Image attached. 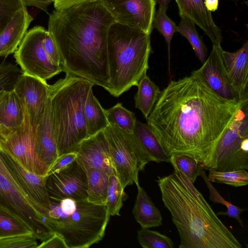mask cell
Returning <instances> with one entry per match:
<instances>
[{
  "label": "cell",
  "instance_id": "cell-33",
  "mask_svg": "<svg viewBox=\"0 0 248 248\" xmlns=\"http://www.w3.org/2000/svg\"><path fill=\"white\" fill-rule=\"evenodd\" d=\"M170 163L194 183L200 175L202 164L193 157L185 154H175L170 156Z\"/></svg>",
  "mask_w": 248,
  "mask_h": 248
},
{
  "label": "cell",
  "instance_id": "cell-18",
  "mask_svg": "<svg viewBox=\"0 0 248 248\" xmlns=\"http://www.w3.org/2000/svg\"><path fill=\"white\" fill-rule=\"evenodd\" d=\"M221 55L229 81L240 101L248 100V42L233 52L222 49Z\"/></svg>",
  "mask_w": 248,
  "mask_h": 248
},
{
  "label": "cell",
  "instance_id": "cell-23",
  "mask_svg": "<svg viewBox=\"0 0 248 248\" xmlns=\"http://www.w3.org/2000/svg\"><path fill=\"white\" fill-rule=\"evenodd\" d=\"M133 134L151 161L170 163V157L147 124L137 121Z\"/></svg>",
  "mask_w": 248,
  "mask_h": 248
},
{
  "label": "cell",
  "instance_id": "cell-4",
  "mask_svg": "<svg viewBox=\"0 0 248 248\" xmlns=\"http://www.w3.org/2000/svg\"><path fill=\"white\" fill-rule=\"evenodd\" d=\"M93 84L84 79L66 75L49 85L53 130L58 155L76 152L88 137L84 106Z\"/></svg>",
  "mask_w": 248,
  "mask_h": 248
},
{
  "label": "cell",
  "instance_id": "cell-26",
  "mask_svg": "<svg viewBox=\"0 0 248 248\" xmlns=\"http://www.w3.org/2000/svg\"><path fill=\"white\" fill-rule=\"evenodd\" d=\"M84 115L88 137L104 130L108 124L105 109L93 95L92 89L85 102Z\"/></svg>",
  "mask_w": 248,
  "mask_h": 248
},
{
  "label": "cell",
  "instance_id": "cell-48",
  "mask_svg": "<svg viewBox=\"0 0 248 248\" xmlns=\"http://www.w3.org/2000/svg\"><path fill=\"white\" fill-rule=\"evenodd\" d=\"M7 91H5V90H2L0 91V102L4 97Z\"/></svg>",
  "mask_w": 248,
  "mask_h": 248
},
{
  "label": "cell",
  "instance_id": "cell-44",
  "mask_svg": "<svg viewBox=\"0 0 248 248\" xmlns=\"http://www.w3.org/2000/svg\"><path fill=\"white\" fill-rule=\"evenodd\" d=\"M25 6H33L47 12L48 6L53 2V0H21Z\"/></svg>",
  "mask_w": 248,
  "mask_h": 248
},
{
  "label": "cell",
  "instance_id": "cell-49",
  "mask_svg": "<svg viewBox=\"0 0 248 248\" xmlns=\"http://www.w3.org/2000/svg\"><path fill=\"white\" fill-rule=\"evenodd\" d=\"M54 1V0H53Z\"/></svg>",
  "mask_w": 248,
  "mask_h": 248
},
{
  "label": "cell",
  "instance_id": "cell-32",
  "mask_svg": "<svg viewBox=\"0 0 248 248\" xmlns=\"http://www.w3.org/2000/svg\"><path fill=\"white\" fill-rule=\"evenodd\" d=\"M208 179L211 182L227 184L235 187L248 184V173L245 170L233 171H219L208 168Z\"/></svg>",
  "mask_w": 248,
  "mask_h": 248
},
{
  "label": "cell",
  "instance_id": "cell-46",
  "mask_svg": "<svg viewBox=\"0 0 248 248\" xmlns=\"http://www.w3.org/2000/svg\"><path fill=\"white\" fill-rule=\"evenodd\" d=\"M204 3L207 10L215 12L218 8V0H205Z\"/></svg>",
  "mask_w": 248,
  "mask_h": 248
},
{
  "label": "cell",
  "instance_id": "cell-13",
  "mask_svg": "<svg viewBox=\"0 0 248 248\" xmlns=\"http://www.w3.org/2000/svg\"><path fill=\"white\" fill-rule=\"evenodd\" d=\"M46 185L50 199L69 198L76 201L87 200L86 173L77 160L47 175Z\"/></svg>",
  "mask_w": 248,
  "mask_h": 248
},
{
  "label": "cell",
  "instance_id": "cell-36",
  "mask_svg": "<svg viewBox=\"0 0 248 248\" xmlns=\"http://www.w3.org/2000/svg\"><path fill=\"white\" fill-rule=\"evenodd\" d=\"M29 234L34 235L31 229L9 214L0 210V237Z\"/></svg>",
  "mask_w": 248,
  "mask_h": 248
},
{
  "label": "cell",
  "instance_id": "cell-5",
  "mask_svg": "<svg viewBox=\"0 0 248 248\" xmlns=\"http://www.w3.org/2000/svg\"><path fill=\"white\" fill-rule=\"evenodd\" d=\"M150 35L116 22L110 26L107 47L111 95L118 97L137 86L147 74L152 51Z\"/></svg>",
  "mask_w": 248,
  "mask_h": 248
},
{
  "label": "cell",
  "instance_id": "cell-45",
  "mask_svg": "<svg viewBox=\"0 0 248 248\" xmlns=\"http://www.w3.org/2000/svg\"><path fill=\"white\" fill-rule=\"evenodd\" d=\"M0 173L3 176L16 188L24 193L16 181L13 178L9 171L0 159Z\"/></svg>",
  "mask_w": 248,
  "mask_h": 248
},
{
  "label": "cell",
  "instance_id": "cell-24",
  "mask_svg": "<svg viewBox=\"0 0 248 248\" xmlns=\"http://www.w3.org/2000/svg\"><path fill=\"white\" fill-rule=\"evenodd\" d=\"M24 106L14 90L7 91L0 102V126L15 127L23 122Z\"/></svg>",
  "mask_w": 248,
  "mask_h": 248
},
{
  "label": "cell",
  "instance_id": "cell-21",
  "mask_svg": "<svg viewBox=\"0 0 248 248\" xmlns=\"http://www.w3.org/2000/svg\"><path fill=\"white\" fill-rule=\"evenodd\" d=\"M32 20L25 6L15 14L0 34V56L6 58L14 53Z\"/></svg>",
  "mask_w": 248,
  "mask_h": 248
},
{
  "label": "cell",
  "instance_id": "cell-35",
  "mask_svg": "<svg viewBox=\"0 0 248 248\" xmlns=\"http://www.w3.org/2000/svg\"><path fill=\"white\" fill-rule=\"evenodd\" d=\"M138 240L144 248H173L174 243L168 236L160 232L141 228L138 232Z\"/></svg>",
  "mask_w": 248,
  "mask_h": 248
},
{
  "label": "cell",
  "instance_id": "cell-25",
  "mask_svg": "<svg viewBox=\"0 0 248 248\" xmlns=\"http://www.w3.org/2000/svg\"><path fill=\"white\" fill-rule=\"evenodd\" d=\"M87 178V201L97 205H105L109 175L91 167H83Z\"/></svg>",
  "mask_w": 248,
  "mask_h": 248
},
{
  "label": "cell",
  "instance_id": "cell-9",
  "mask_svg": "<svg viewBox=\"0 0 248 248\" xmlns=\"http://www.w3.org/2000/svg\"><path fill=\"white\" fill-rule=\"evenodd\" d=\"M0 210L9 214L44 241L54 232L46 222L48 211L16 188L0 173Z\"/></svg>",
  "mask_w": 248,
  "mask_h": 248
},
{
  "label": "cell",
  "instance_id": "cell-41",
  "mask_svg": "<svg viewBox=\"0 0 248 248\" xmlns=\"http://www.w3.org/2000/svg\"><path fill=\"white\" fill-rule=\"evenodd\" d=\"M43 45L50 58L56 64L61 66V62L59 52L47 30L43 39Z\"/></svg>",
  "mask_w": 248,
  "mask_h": 248
},
{
  "label": "cell",
  "instance_id": "cell-15",
  "mask_svg": "<svg viewBox=\"0 0 248 248\" xmlns=\"http://www.w3.org/2000/svg\"><path fill=\"white\" fill-rule=\"evenodd\" d=\"M0 159L25 194L48 211L51 199L46 185L47 176L28 171L9 155L0 151Z\"/></svg>",
  "mask_w": 248,
  "mask_h": 248
},
{
  "label": "cell",
  "instance_id": "cell-17",
  "mask_svg": "<svg viewBox=\"0 0 248 248\" xmlns=\"http://www.w3.org/2000/svg\"><path fill=\"white\" fill-rule=\"evenodd\" d=\"M76 153L77 161L82 167L100 169L109 175L115 174L104 130L83 140Z\"/></svg>",
  "mask_w": 248,
  "mask_h": 248
},
{
  "label": "cell",
  "instance_id": "cell-28",
  "mask_svg": "<svg viewBox=\"0 0 248 248\" xmlns=\"http://www.w3.org/2000/svg\"><path fill=\"white\" fill-rule=\"evenodd\" d=\"M195 25L187 18L182 17L178 26V32L188 40L197 57L203 64L207 58V49L203 43L202 37L198 33Z\"/></svg>",
  "mask_w": 248,
  "mask_h": 248
},
{
  "label": "cell",
  "instance_id": "cell-47",
  "mask_svg": "<svg viewBox=\"0 0 248 248\" xmlns=\"http://www.w3.org/2000/svg\"><path fill=\"white\" fill-rule=\"evenodd\" d=\"M171 0H155L159 4V7L167 11L169 4Z\"/></svg>",
  "mask_w": 248,
  "mask_h": 248
},
{
  "label": "cell",
  "instance_id": "cell-38",
  "mask_svg": "<svg viewBox=\"0 0 248 248\" xmlns=\"http://www.w3.org/2000/svg\"><path fill=\"white\" fill-rule=\"evenodd\" d=\"M33 234L16 235L0 237V248H37Z\"/></svg>",
  "mask_w": 248,
  "mask_h": 248
},
{
  "label": "cell",
  "instance_id": "cell-10",
  "mask_svg": "<svg viewBox=\"0 0 248 248\" xmlns=\"http://www.w3.org/2000/svg\"><path fill=\"white\" fill-rule=\"evenodd\" d=\"M35 128L25 109L21 125L15 127L0 126V151L9 155L28 171L46 176L48 169L36 151Z\"/></svg>",
  "mask_w": 248,
  "mask_h": 248
},
{
  "label": "cell",
  "instance_id": "cell-34",
  "mask_svg": "<svg viewBox=\"0 0 248 248\" xmlns=\"http://www.w3.org/2000/svg\"><path fill=\"white\" fill-rule=\"evenodd\" d=\"M205 183L210 193L209 199L211 201L215 203H219L224 205L227 210L224 212H219L217 215L228 216L236 219L242 227H243V223L240 218V214L245 209L237 207L230 202L225 200L217 191L213 186L211 182L208 179L204 169L202 166L200 169V175Z\"/></svg>",
  "mask_w": 248,
  "mask_h": 248
},
{
  "label": "cell",
  "instance_id": "cell-27",
  "mask_svg": "<svg viewBox=\"0 0 248 248\" xmlns=\"http://www.w3.org/2000/svg\"><path fill=\"white\" fill-rule=\"evenodd\" d=\"M138 91L134 96L135 107L140 109L146 119L156 104L161 91L147 74L139 81Z\"/></svg>",
  "mask_w": 248,
  "mask_h": 248
},
{
  "label": "cell",
  "instance_id": "cell-42",
  "mask_svg": "<svg viewBox=\"0 0 248 248\" xmlns=\"http://www.w3.org/2000/svg\"><path fill=\"white\" fill-rule=\"evenodd\" d=\"M37 248H68L63 237L54 232L50 237L42 241Z\"/></svg>",
  "mask_w": 248,
  "mask_h": 248
},
{
  "label": "cell",
  "instance_id": "cell-7",
  "mask_svg": "<svg viewBox=\"0 0 248 248\" xmlns=\"http://www.w3.org/2000/svg\"><path fill=\"white\" fill-rule=\"evenodd\" d=\"M248 169V102L244 103L217 142L203 169Z\"/></svg>",
  "mask_w": 248,
  "mask_h": 248
},
{
  "label": "cell",
  "instance_id": "cell-6",
  "mask_svg": "<svg viewBox=\"0 0 248 248\" xmlns=\"http://www.w3.org/2000/svg\"><path fill=\"white\" fill-rule=\"evenodd\" d=\"M50 199L46 222L68 248H88L102 239L110 216L105 205L69 198Z\"/></svg>",
  "mask_w": 248,
  "mask_h": 248
},
{
  "label": "cell",
  "instance_id": "cell-2",
  "mask_svg": "<svg viewBox=\"0 0 248 248\" xmlns=\"http://www.w3.org/2000/svg\"><path fill=\"white\" fill-rule=\"evenodd\" d=\"M114 22L99 0L53 11L47 31L66 75L84 79L109 92L107 38Z\"/></svg>",
  "mask_w": 248,
  "mask_h": 248
},
{
  "label": "cell",
  "instance_id": "cell-19",
  "mask_svg": "<svg viewBox=\"0 0 248 248\" xmlns=\"http://www.w3.org/2000/svg\"><path fill=\"white\" fill-rule=\"evenodd\" d=\"M205 0H175L180 17H185L198 26L207 35L213 45L220 46V29L215 24L211 12L207 10Z\"/></svg>",
  "mask_w": 248,
  "mask_h": 248
},
{
  "label": "cell",
  "instance_id": "cell-22",
  "mask_svg": "<svg viewBox=\"0 0 248 248\" xmlns=\"http://www.w3.org/2000/svg\"><path fill=\"white\" fill-rule=\"evenodd\" d=\"M138 194L132 213L141 228H150L162 225V217L139 182L135 184Z\"/></svg>",
  "mask_w": 248,
  "mask_h": 248
},
{
  "label": "cell",
  "instance_id": "cell-20",
  "mask_svg": "<svg viewBox=\"0 0 248 248\" xmlns=\"http://www.w3.org/2000/svg\"><path fill=\"white\" fill-rule=\"evenodd\" d=\"M35 142L38 156L49 170L59 156L52 125L49 96L44 115L35 128Z\"/></svg>",
  "mask_w": 248,
  "mask_h": 248
},
{
  "label": "cell",
  "instance_id": "cell-14",
  "mask_svg": "<svg viewBox=\"0 0 248 248\" xmlns=\"http://www.w3.org/2000/svg\"><path fill=\"white\" fill-rule=\"evenodd\" d=\"M13 90L35 127L45 111L49 96V84L46 80L23 72Z\"/></svg>",
  "mask_w": 248,
  "mask_h": 248
},
{
  "label": "cell",
  "instance_id": "cell-40",
  "mask_svg": "<svg viewBox=\"0 0 248 248\" xmlns=\"http://www.w3.org/2000/svg\"><path fill=\"white\" fill-rule=\"evenodd\" d=\"M76 152H71L59 156L49 168L46 176L62 169L77 160Z\"/></svg>",
  "mask_w": 248,
  "mask_h": 248
},
{
  "label": "cell",
  "instance_id": "cell-43",
  "mask_svg": "<svg viewBox=\"0 0 248 248\" xmlns=\"http://www.w3.org/2000/svg\"><path fill=\"white\" fill-rule=\"evenodd\" d=\"M97 0H54L55 10L64 9L82 3Z\"/></svg>",
  "mask_w": 248,
  "mask_h": 248
},
{
  "label": "cell",
  "instance_id": "cell-30",
  "mask_svg": "<svg viewBox=\"0 0 248 248\" xmlns=\"http://www.w3.org/2000/svg\"><path fill=\"white\" fill-rule=\"evenodd\" d=\"M117 176L112 174L108 176L107 193L106 206L110 216H119L125 194Z\"/></svg>",
  "mask_w": 248,
  "mask_h": 248
},
{
  "label": "cell",
  "instance_id": "cell-11",
  "mask_svg": "<svg viewBox=\"0 0 248 248\" xmlns=\"http://www.w3.org/2000/svg\"><path fill=\"white\" fill-rule=\"evenodd\" d=\"M46 31L42 26L34 27L26 32L14 52L16 61L24 73L46 81L62 71L44 47L43 39Z\"/></svg>",
  "mask_w": 248,
  "mask_h": 248
},
{
  "label": "cell",
  "instance_id": "cell-3",
  "mask_svg": "<svg viewBox=\"0 0 248 248\" xmlns=\"http://www.w3.org/2000/svg\"><path fill=\"white\" fill-rule=\"evenodd\" d=\"M180 238L179 248H241L202 194L179 170L156 180Z\"/></svg>",
  "mask_w": 248,
  "mask_h": 248
},
{
  "label": "cell",
  "instance_id": "cell-8",
  "mask_svg": "<svg viewBox=\"0 0 248 248\" xmlns=\"http://www.w3.org/2000/svg\"><path fill=\"white\" fill-rule=\"evenodd\" d=\"M104 132L115 175L123 187L138 182L139 172L151 161L133 133L109 122Z\"/></svg>",
  "mask_w": 248,
  "mask_h": 248
},
{
  "label": "cell",
  "instance_id": "cell-1",
  "mask_svg": "<svg viewBox=\"0 0 248 248\" xmlns=\"http://www.w3.org/2000/svg\"><path fill=\"white\" fill-rule=\"evenodd\" d=\"M247 102L221 97L192 72L170 81L146 119L170 157L187 154L203 168L217 142Z\"/></svg>",
  "mask_w": 248,
  "mask_h": 248
},
{
  "label": "cell",
  "instance_id": "cell-31",
  "mask_svg": "<svg viewBox=\"0 0 248 248\" xmlns=\"http://www.w3.org/2000/svg\"><path fill=\"white\" fill-rule=\"evenodd\" d=\"M166 10L159 8L155 12L152 22V27L155 28L164 37L168 52V69L170 74V42L173 34L178 31L176 23L168 17Z\"/></svg>",
  "mask_w": 248,
  "mask_h": 248
},
{
  "label": "cell",
  "instance_id": "cell-39",
  "mask_svg": "<svg viewBox=\"0 0 248 248\" xmlns=\"http://www.w3.org/2000/svg\"><path fill=\"white\" fill-rule=\"evenodd\" d=\"M24 6L21 0H0V34L15 14Z\"/></svg>",
  "mask_w": 248,
  "mask_h": 248
},
{
  "label": "cell",
  "instance_id": "cell-12",
  "mask_svg": "<svg viewBox=\"0 0 248 248\" xmlns=\"http://www.w3.org/2000/svg\"><path fill=\"white\" fill-rule=\"evenodd\" d=\"M115 22L149 34L155 13V0H99Z\"/></svg>",
  "mask_w": 248,
  "mask_h": 248
},
{
  "label": "cell",
  "instance_id": "cell-37",
  "mask_svg": "<svg viewBox=\"0 0 248 248\" xmlns=\"http://www.w3.org/2000/svg\"><path fill=\"white\" fill-rule=\"evenodd\" d=\"M23 72L16 65L3 62L0 65V91H11Z\"/></svg>",
  "mask_w": 248,
  "mask_h": 248
},
{
  "label": "cell",
  "instance_id": "cell-29",
  "mask_svg": "<svg viewBox=\"0 0 248 248\" xmlns=\"http://www.w3.org/2000/svg\"><path fill=\"white\" fill-rule=\"evenodd\" d=\"M107 120L119 128L129 132L133 133L137 119L134 112L123 107L121 103H118L113 107L105 109Z\"/></svg>",
  "mask_w": 248,
  "mask_h": 248
},
{
  "label": "cell",
  "instance_id": "cell-16",
  "mask_svg": "<svg viewBox=\"0 0 248 248\" xmlns=\"http://www.w3.org/2000/svg\"><path fill=\"white\" fill-rule=\"evenodd\" d=\"M222 49L221 46L213 45L212 51L202 65L193 72L202 78L221 97L241 102L227 76L221 55Z\"/></svg>",
  "mask_w": 248,
  "mask_h": 248
}]
</instances>
